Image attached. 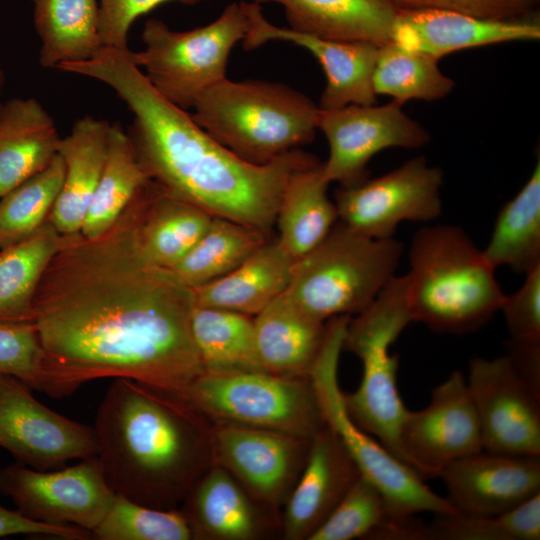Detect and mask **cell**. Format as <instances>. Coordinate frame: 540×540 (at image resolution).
<instances>
[{"instance_id": "cell-1", "label": "cell", "mask_w": 540, "mask_h": 540, "mask_svg": "<svg viewBox=\"0 0 540 540\" xmlns=\"http://www.w3.org/2000/svg\"><path fill=\"white\" fill-rule=\"evenodd\" d=\"M138 193L104 233L62 235L35 292L30 322L43 349L41 391L72 394L127 378L175 394L204 374L191 314L193 289L144 256Z\"/></svg>"}, {"instance_id": "cell-2", "label": "cell", "mask_w": 540, "mask_h": 540, "mask_svg": "<svg viewBox=\"0 0 540 540\" xmlns=\"http://www.w3.org/2000/svg\"><path fill=\"white\" fill-rule=\"evenodd\" d=\"M130 52L102 47L58 69L104 83L127 105L133 121L126 132L151 180L214 217L269 233L289 177L317 159L298 149L264 165L239 158L160 95Z\"/></svg>"}, {"instance_id": "cell-3", "label": "cell", "mask_w": 540, "mask_h": 540, "mask_svg": "<svg viewBox=\"0 0 540 540\" xmlns=\"http://www.w3.org/2000/svg\"><path fill=\"white\" fill-rule=\"evenodd\" d=\"M201 416L175 393L115 378L93 426L97 457L112 490L149 507L175 509L212 452Z\"/></svg>"}, {"instance_id": "cell-4", "label": "cell", "mask_w": 540, "mask_h": 540, "mask_svg": "<svg viewBox=\"0 0 540 540\" xmlns=\"http://www.w3.org/2000/svg\"><path fill=\"white\" fill-rule=\"evenodd\" d=\"M406 275L414 322L439 333L464 334L499 311L504 293L495 267L459 226L420 228L409 247Z\"/></svg>"}, {"instance_id": "cell-5", "label": "cell", "mask_w": 540, "mask_h": 540, "mask_svg": "<svg viewBox=\"0 0 540 540\" xmlns=\"http://www.w3.org/2000/svg\"><path fill=\"white\" fill-rule=\"evenodd\" d=\"M193 108V120L213 139L256 165L311 142L318 129L319 106L277 82L225 78Z\"/></svg>"}, {"instance_id": "cell-6", "label": "cell", "mask_w": 540, "mask_h": 540, "mask_svg": "<svg viewBox=\"0 0 540 540\" xmlns=\"http://www.w3.org/2000/svg\"><path fill=\"white\" fill-rule=\"evenodd\" d=\"M412 322L406 275H395L370 305L350 318L344 340V348L361 360L363 368L358 388L343 392L347 413L407 466L400 430L408 409L397 387L399 357L390 348Z\"/></svg>"}, {"instance_id": "cell-7", "label": "cell", "mask_w": 540, "mask_h": 540, "mask_svg": "<svg viewBox=\"0 0 540 540\" xmlns=\"http://www.w3.org/2000/svg\"><path fill=\"white\" fill-rule=\"evenodd\" d=\"M403 245L376 239L337 222L311 251L294 261L288 295L326 321L363 311L395 276Z\"/></svg>"}, {"instance_id": "cell-8", "label": "cell", "mask_w": 540, "mask_h": 540, "mask_svg": "<svg viewBox=\"0 0 540 540\" xmlns=\"http://www.w3.org/2000/svg\"><path fill=\"white\" fill-rule=\"evenodd\" d=\"M350 318L342 315L328 320L322 346L308 375L325 425L338 436L360 474L382 493L391 517L423 512L458 514L446 497L431 490L414 470L348 415L338 382V364Z\"/></svg>"}, {"instance_id": "cell-9", "label": "cell", "mask_w": 540, "mask_h": 540, "mask_svg": "<svg viewBox=\"0 0 540 540\" xmlns=\"http://www.w3.org/2000/svg\"><path fill=\"white\" fill-rule=\"evenodd\" d=\"M248 30L245 2L229 4L211 23L188 31L149 19L142 31L144 48L130 55L160 95L186 110L226 78L230 53Z\"/></svg>"}, {"instance_id": "cell-10", "label": "cell", "mask_w": 540, "mask_h": 540, "mask_svg": "<svg viewBox=\"0 0 540 540\" xmlns=\"http://www.w3.org/2000/svg\"><path fill=\"white\" fill-rule=\"evenodd\" d=\"M203 416L311 439L324 420L309 377L204 373L177 394Z\"/></svg>"}, {"instance_id": "cell-11", "label": "cell", "mask_w": 540, "mask_h": 540, "mask_svg": "<svg viewBox=\"0 0 540 540\" xmlns=\"http://www.w3.org/2000/svg\"><path fill=\"white\" fill-rule=\"evenodd\" d=\"M0 493L31 520L90 532L116 497L97 456L58 470H37L19 462L7 465L0 469Z\"/></svg>"}, {"instance_id": "cell-12", "label": "cell", "mask_w": 540, "mask_h": 540, "mask_svg": "<svg viewBox=\"0 0 540 540\" xmlns=\"http://www.w3.org/2000/svg\"><path fill=\"white\" fill-rule=\"evenodd\" d=\"M443 172L424 156L335 193L338 220L365 236L392 238L404 221L430 222L442 213Z\"/></svg>"}, {"instance_id": "cell-13", "label": "cell", "mask_w": 540, "mask_h": 540, "mask_svg": "<svg viewBox=\"0 0 540 540\" xmlns=\"http://www.w3.org/2000/svg\"><path fill=\"white\" fill-rule=\"evenodd\" d=\"M402 105L393 100L381 106L319 108L317 128L329 144V157L322 164L324 178L352 187L368 179L367 164L380 151L424 147L430 134L402 110Z\"/></svg>"}, {"instance_id": "cell-14", "label": "cell", "mask_w": 540, "mask_h": 540, "mask_svg": "<svg viewBox=\"0 0 540 540\" xmlns=\"http://www.w3.org/2000/svg\"><path fill=\"white\" fill-rule=\"evenodd\" d=\"M0 447L16 462L53 470L74 459L97 456L94 428L69 419L39 402L31 388L0 373Z\"/></svg>"}, {"instance_id": "cell-15", "label": "cell", "mask_w": 540, "mask_h": 540, "mask_svg": "<svg viewBox=\"0 0 540 540\" xmlns=\"http://www.w3.org/2000/svg\"><path fill=\"white\" fill-rule=\"evenodd\" d=\"M467 385L477 412L483 449L540 457V393L507 355L469 362Z\"/></svg>"}, {"instance_id": "cell-16", "label": "cell", "mask_w": 540, "mask_h": 540, "mask_svg": "<svg viewBox=\"0 0 540 540\" xmlns=\"http://www.w3.org/2000/svg\"><path fill=\"white\" fill-rule=\"evenodd\" d=\"M400 442L408 466L424 481L439 477L447 464L484 450L477 412L461 371L454 370L432 390L425 408L407 411Z\"/></svg>"}, {"instance_id": "cell-17", "label": "cell", "mask_w": 540, "mask_h": 540, "mask_svg": "<svg viewBox=\"0 0 540 540\" xmlns=\"http://www.w3.org/2000/svg\"><path fill=\"white\" fill-rule=\"evenodd\" d=\"M311 439L232 423L211 433V451L256 500L269 506L287 496L304 466Z\"/></svg>"}, {"instance_id": "cell-18", "label": "cell", "mask_w": 540, "mask_h": 540, "mask_svg": "<svg viewBox=\"0 0 540 540\" xmlns=\"http://www.w3.org/2000/svg\"><path fill=\"white\" fill-rule=\"evenodd\" d=\"M245 8L249 17V30L242 40L245 50L278 40L303 47L317 59L326 76L320 109L375 104L373 74L379 46L369 42L328 40L279 27L264 17L260 4L245 2Z\"/></svg>"}, {"instance_id": "cell-19", "label": "cell", "mask_w": 540, "mask_h": 540, "mask_svg": "<svg viewBox=\"0 0 540 540\" xmlns=\"http://www.w3.org/2000/svg\"><path fill=\"white\" fill-rule=\"evenodd\" d=\"M439 477L458 514L497 515L540 493V457L482 450L447 464Z\"/></svg>"}, {"instance_id": "cell-20", "label": "cell", "mask_w": 540, "mask_h": 540, "mask_svg": "<svg viewBox=\"0 0 540 540\" xmlns=\"http://www.w3.org/2000/svg\"><path fill=\"white\" fill-rule=\"evenodd\" d=\"M539 38V13L488 20L435 9L397 10L391 31V41L438 60L462 49Z\"/></svg>"}, {"instance_id": "cell-21", "label": "cell", "mask_w": 540, "mask_h": 540, "mask_svg": "<svg viewBox=\"0 0 540 540\" xmlns=\"http://www.w3.org/2000/svg\"><path fill=\"white\" fill-rule=\"evenodd\" d=\"M360 475L338 436L324 424L311 438L301 474L288 496L284 537L308 540Z\"/></svg>"}, {"instance_id": "cell-22", "label": "cell", "mask_w": 540, "mask_h": 540, "mask_svg": "<svg viewBox=\"0 0 540 540\" xmlns=\"http://www.w3.org/2000/svg\"><path fill=\"white\" fill-rule=\"evenodd\" d=\"M257 353L271 374L308 377L322 346L326 324L285 291L253 317Z\"/></svg>"}, {"instance_id": "cell-23", "label": "cell", "mask_w": 540, "mask_h": 540, "mask_svg": "<svg viewBox=\"0 0 540 540\" xmlns=\"http://www.w3.org/2000/svg\"><path fill=\"white\" fill-rule=\"evenodd\" d=\"M110 127L106 120L84 116L61 138L58 154L64 162V178L49 216L61 235L81 230L104 167Z\"/></svg>"}, {"instance_id": "cell-24", "label": "cell", "mask_w": 540, "mask_h": 540, "mask_svg": "<svg viewBox=\"0 0 540 540\" xmlns=\"http://www.w3.org/2000/svg\"><path fill=\"white\" fill-rule=\"evenodd\" d=\"M283 6L290 29L316 37L381 46L391 41V0H252Z\"/></svg>"}, {"instance_id": "cell-25", "label": "cell", "mask_w": 540, "mask_h": 540, "mask_svg": "<svg viewBox=\"0 0 540 540\" xmlns=\"http://www.w3.org/2000/svg\"><path fill=\"white\" fill-rule=\"evenodd\" d=\"M137 235L146 259L172 268L196 244L214 216L149 180L138 193Z\"/></svg>"}, {"instance_id": "cell-26", "label": "cell", "mask_w": 540, "mask_h": 540, "mask_svg": "<svg viewBox=\"0 0 540 540\" xmlns=\"http://www.w3.org/2000/svg\"><path fill=\"white\" fill-rule=\"evenodd\" d=\"M61 137L35 98L4 102L0 114V197L42 171L58 154Z\"/></svg>"}, {"instance_id": "cell-27", "label": "cell", "mask_w": 540, "mask_h": 540, "mask_svg": "<svg viewBox=\"0 0 540 540\" xmlns=\"http://www.w3.org/2000/svg\"><path fill=\"white\" fill-rule=\"evenodd\" d=\"M294 261L277 239L268 240L226 275L194 288L195 305L254 317L286 291Z\"/></svg>"}, {"instance_id": "cell-28", "label": "cell", "mask_w": 540, "mask_h": 540, "mask_svg": "<svg viewBox=\"0 0 540 540\" xmlns=\"http://www.w3.org/2000/svg\"><path fill=\"white\" fill-rule=\"evenodd\" d=\"M185 501L193 536L218 540H250L262 530V518L253 497L222 466L206 470Z\"/></svg>"}, {"instance_id": "cell-29", "label": "cell", "mask_w": 540, "mask_h": 540, "mask_svg": "<svg viewBox=\"0 0 540 540\" xmlns=\"http://www.w3.org/2000/svg\"><path fill=\"white\" fill-rule=\"evenodd\" d=\"M329 184L319 162L296 170L287 181L275 223L277 240L294 260L316 247L338 222Z\"/></svg>"}, {"instance_id": "cell-30", "label": "cell", "mask_w": 540, "mask_h": 540, "mask_svg": "<svg viewBox=\"0 0 540 540\" xmlns=\"http://www.w3.org/2000/svg\"><path fill=\"white\" fill-rule=\"evenodd\" d=\"M44 68L81 62L102 47L97 0H30Z\"/></svg>"}, {"instance_id": "cell-31", "label": "cell", "mask_w": 540, "mask_h": 540, "mask_svg": "<svg viewBox=\"0 0 540 540\" xmlns=\"http://www.w3.org/2000/svg\"><path fill=\"white\" fill-rule=\"evenodd\" d=\"M191 330L204 373L266 372L257 353L253 317L195 305Z\"/></svg>"}, {"instance_id": "cell-32", "label": "cell", "mask_w": 540, "mask_h": 540, "mask_svg": "<svg viewBox=\"0 0 540 540\" xmlns=\"http://www.w3.org/2000/svg\"><path fill=\"white\" fill-rule=\"evenodd\" d=\"M483 250L495 268L507 266L527 273L540 266V159L520 191L505 203L496 217Z\"/></svg>"}, {"instance_id": "cell-33", "label": "cell", "mask_w": 540, "mask_h": 540, "mask_svg": "<svg viewBox=\"0 0 540 540\" xmlns=\"http://www.w3.org/2000/svg\"><path fill=\"white\" fill-rule=\"evenodd\" d=\"M149 180L127 132L111 124L104 167L80 233L91 238L107 231Z\"/></svg>"}, {"instance_id": "cell-34", "label": "cell", "mask_w": 540, "mask_h": 540, "mask_svg": "<svg viewBox=\"0 0 540 540\" xmlns=\"http://www.w3.org/2000/svg\"><path fill=\"white\" fill-rule=\"evenodd\" d=\"M61 240L48 219L27 238L0 249L1 321H30L35 292Z\"/></svg>"}, {"instance_id": "cell-35", "label": "cell", "mask_w": 540, "mask_h": 540, "mask_svg": "<svg viewBox=\"0 0 540 540\" xmlns=\"http://www.w3.org/2000/svg\"><path fill=\"white\" fill-rule=\"evenodd\" d=\"M268 234L252 226L214 217L205 233L172 268L194 289L226 275L268 241Z\"/></svg>"}, {"instance_id": "cell-36", "label": "cell", "mask_w": 540, "mask_h": 540, "mask_svg": "<svg viewBox=\"0 0 540 540\" xmlns=\"http://www.w3.org/2000/svg\"><path fill=\"white\" fill-rule=\"evenodd\" d=\"M438 61L389 41L378 47L374 91L377 95L391 96L401 104L444 98L453 90L455 82L439 69Z\"/></svg>"}, {"instance_id": "cell-37", "label": "cell", "mask_w": 540, "mask_h": 540, "mask_svg": "<svg viewBox=\"0 0 540 540\" xmlns=\"http://www.w3.org/2000/svg\"><path fill=\"white\" fill-rule=\"evenodd\" d=\"M64 171L57 154L46 168L0 197V249L27 238L49 219Z\"/></svg>"}, {"instance_id": "cell-38", "label": "cell", "mask_w": 540, "mask_h": 540, "mask_svg": "<svg viewBox=\"0 0 540 540\" xmlns=\"http://www.w3.org/2000/svg\"><path fill=\"white\" fill-rule=\"evenodd\" d=\"M540 493L507 512L491 516L437 515L426 540H539Z\"/></svg>"}, {"instance_id": "cell-39", "label": "cell", "mask_w": 540, "mask_h": 540, "mask_svg": "<svg viewBox=\"0 0 540 540\" xmlns=\"http://www.w3.org/2000/svg\"><path fill=\"white\" fill-rule=\"evenodd\" d=\"M99 540H189L192 529L182 512L149 507L124 496L116 497L91 532Z\"/></svg>"}, {"instance_id": "cell-40", "label": "cell", "mask_w": 540, "mask_h": 540, "mask_svg": "<svg viewBox=\"0 0 540 540\" xmlns=\"http://www.w3.org/2000/svg\"><path fill=\"white\" fill-rule=\"evenodd\" d=\"M389 517L382 493L360 475L308 540L368 539Z\"/></svg>"}, {"instance_id": "cell-41", "label": "cell", "mask_w": 540, "mask_h": 540, "mask_svg": "<svg viewBox=\"0 0 540 540\" xmlns=\"http://www.w3.org/2000/svg\"><path fill=\"white\" fill-rule=\"evenodd\" d=\"M0 373L41 391L43 349L32 322L0 320Z\"/></svg>"}, {"instance_id": "cell-42", "label": "cell", "mask_w": 540, "mask_h": 540, "mask_svg": "<svg viewBox=\"0 0 540 540\" xmlns=\"http://www.w3.org/2000/svg\"><path fill=\"white\" fill-rule=\"evenodd\" d=\"M525 275L517 291L504 295L499 311L504 315L511 342L540 344V266Z\"/></svg>"}, {"instance_id": "cell-43", "label": "cell", "mask_w": 540, "mask_h": 540, "mask_svg": "<svg viewBox=\"0 0 540 540\" xmlns=\"http://www.w3.org/2000/svg\"><path fill=\"white\" fill-rule=\"evenodd\" d=\"M397 10L435 9L481 19L509 20L538 13L539 0H391Z\"/></svg>"}, {"instance_id": "cell-44", "label": "cell", "mask_w": 540, "mask_h": 540, "mask_svg": "<svg viewBox=\"0 0 540 540\" xmlns=\"http://www.w3.org/2000/svg\"><path fill=\"white\" fill-rule=\"evenodd\" d=\"M172 0H99V35L103 47L126 49L134 21L153 8ZM196 4L204 0H175Z\"/></svg>"}, {"instance_id": "cell-45", "label": "cell", "mask_w": 540, "mask_h": 540, "mask_svg": "<svg viewBox=\"0 0 540 540\" xmlns=\"http://www.w3.org/2000/svg\"><path fill=\"white\" fill-rule=\"evenodd\" d=\"M14 535H39L66 540H86L91 532L72 525H54L31 520L17 510L0 504V538Z\"/></svg>"}, {"instance_id": "cell-46", "label": "cell", "mask_w": 540, "mask_h": 540, "mask_svg": "<svg viewBox=\"0 0 540 540\" xmlns=\"http://www.w3.org/2000/svg\"><path fill=\"white\" fill-rule=\"evenodd\" d=\"M4 82H5V76H4V70H3V67L0 63V114H1V111H2V108H3V105H4V102L2 101V91H3V87H4Z\"/></svg>"}]
</instances>
